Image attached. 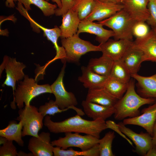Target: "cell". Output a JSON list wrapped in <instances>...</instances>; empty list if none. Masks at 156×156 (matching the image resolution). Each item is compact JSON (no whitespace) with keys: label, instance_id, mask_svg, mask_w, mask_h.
<instances>
[{"label":"cell","instance_id":"cell-23","mask_svg":"<svg viewBox=\"0 0 156 156\" xmlns=\"http://www.w3.org/2000/svg\"><path fill=\"white\" fill-rule=\"evenodd\" d=\"M143 55L141 50L131 47L120 59L131 75L137 74L143 62Z\"/></svg>","mask_w":156,"mask_h":156},{"label":"cell","instance_id":"cell-2","mask_svg":"<svg viewBox=\"0 0 156 156\" xmlns=\"http://www.w3.org/2000/svg\"><path fill=\"white\" fill-rule=\"evenodd\" d=\"M156 101L155 99L144 98L139 95L135 90L134 81L131 79L126 92L114 107V118L119 120L138 116L140 115V107L144 105L153 104Z\"/></svg>","mask_w":156,"mask_h":156},{"label":"cell","instance_id":"cell-31","mask_svg":"<svg viewBox=\"0 0 156 156\" xmlns=\"http://www.w3.org/2000/svg\"><path fill=\"white\" fill-rule=\"evenodd\" d=\"M95 0H73L71 9L77 12L81 21L91 13Z\"/></svg>","mask_w":156,"mask_h":156},{"label":"cell","instance_id":"cell-46","mask_svg":"<svg viewBox=\"0 0 156 156\" xmlns=\"http://www.w3.org/2000/svg\"><path fill=\"white\" fill-rule=\"evenodd\" d=\"M153 30L156 35V27H153Z\"/></svg>","mask_w":156,"mask_h":156},{"label":"cell","instance_id":"cell-21","mask_svg":"<svg viewBox=\"0 0 156 156\" xmlns=\"http://www.w3.org/2000/svg\"><path fill=\"white\" fill-rule=\"evenodd\" d=\"M62 23L59 26L61 39L71 37L77 33L81 20L77 12L69 10L62 16Z\"/></svg>","mask_w":156,"mask_h":156},{"label":"cell","instance_id":"cell-40","mask_svg":"<svg viewBox=\"0 0 156 156\" xmlns=\"http://www.w3.org/2000/svg\"><path fill=\"white\" fill-rule=\"evenodd\" d=\"M145 156H156V147L153 146L148 151Z\"/></svg>","mask_w":156,"mask_h":156},{"label":"cell","instance_id":"cell-47","mask_svg":"<svg viewBox=\"0 0 156 156\" xmlns=\"http://www.w3.org/2000/svg\"><path fill=\"white\" fill-rule=\"evenodd\" d=\"M46 0V1H49L48 0Z\"/></svg>","mask_w":156,"mask_h":156},{"label":"cell","instance_id":"cell-4","mask_svg":"<svg viewBox=\"0 0 156 156\" xmlns=\"http://www.w3.org/2000/svg\"><path fill=\"white\" fill-rule=\"evenodd\" d=\"M112 29L114 40L132 41L133 27L137 22L123 9L110 17L98 22Z\"/></svg>","mask_w":156,"mask_h":156},{"label":"cell","instance_id":"cell-42","mask_svg":"<svg viewBox=\"0 0 156 156\" xmlns=\"http://www.w3.org/2000/svg\"><path fill=\"white\" fill-rule=\"evenodd\" d=\"M99 1L107 2H111L117 4H122L123 0H96Z\"/></svg>","mask_w":156,"mask_h":156},{"label":"cell","instance_id":"cell-15","mask_svg":"<svg viewBox=\"0 0 156 156\" xmlns=\"http://www.w3.org/2000/svg\"><path fill=\"white\" fill-rule=\"evenodd\" d=\"M53 146L51 143L50 134L42 132L38 137L32 136L28 144L29 150L34 156H52Z\"/></svg>","mask_w":156,"mask_h":156},{"label":"cell","instance_id":"cell-11","mask_svg":"<svg viewBox=\"0 0 156 156\" xmlns=\"http://www.w3.org/2000/svg\"><path fill=\"white\" fill-rule=\"evenodd\" d=\"M133 41L126 39H109L99 46L102 55L114 61L120 60L126 52L132 47Z\"/></svg>","mask_w":156,"mask_h":156},{"label":"cell","instance_id":"cell-35","mask_svg":"<svg viewBox=\"0 0 156 156\" xmlns=\"http://www.w3.org/2000/svg\"><path fill=\"white\" fill-rule=\"evenodd\" d=\"M18 153L12 141L8 140L0 147V156H16Z\"/></svg>","mask_w":156,"mask_h":156},{"label":"cell","instance_id":"cell-33","mask_svg":"<svg viewBox=\"0 0 156 156\" xmlns=\"http://www.w3.org/2000/svg\"><path fill=\"white\" fill-rule=\"evenodd\" d=\"M68 109V108L60 109L55 101L50 100L48 102L46 103L44 105L40 106L38 110L44 117L48 115L53 116L56 114L66 111Z\"/></svg>","mask_w":156,"mask_h":156},{"label":"cell","instance_id":"cell-18","mask_svg":"<svg viewBox=\"0 0 156 156\" xmlns=\"http://www.w3.org/2000/svg\"><path fill=\"white\" fill-rule=\"evenodd\" d=\"M148 0H123V9L137 22H146L149 13Z\"/></svg>","mask_w":156,"mask_h":156},{"label":"cell","instance_id":"cell-32","mask_svg":"<svg viewBox=\"0 0 156 156\" xmlns=\"http://www.w3.org/2000/svg\"><path fill=\"white\" fill-rule=\"evenodd\" d=\"M115 136L114 131H109L104 136L100 139L98 143L99 156H114L112 146L113 141Z\"/></svg>","mask_w":156,"mask_h":156},{"label":"cell","instance_id":"cell-28","mask_svg":"<svg viewBox=\"0 0 156 156\" xmlns=\"http://www.w3.org/2000/svg\"><path fill=\"white\" fill-rule=\"evenodd\" d=\"M128 84V83L122 82L109 77L103 87L112 95L118 100L123 96L126 92Z\"/></svg>","mask_w":156,"mask_h":156},{"label":"cell","instance_id":"cell-8","mask_svg":"<svg viewBox=\"0 0 156 156\" xmlns=\"http://www.w3.org/2000/svg\"><path fill=\"white\" fill-rule=\"evenodd\" d=\"M65 135L64 137L51 141L52 145L63 150L74 147L81 149V151H85L90 148L99 142V138L90 135H83L78 133L68 132L65 133Z\"/></svg>","mask_w":156,"mask_h":156},{"label":"cell","instance_id":"cell-25","mask_svg":"<svg viewBox=\"0 0 156 156\" xmlns=\"http://www.w3.org/2000/svg\"><path fill=\"white\" fill-rule=\"evenodd\" d=\"M114 61L103 55L98 58L91 59L87 66L90 70L97 74L109 76Z\"/></svg>","mask_w":156,"mask_h":156},{"label":"cell","instance_id":"cell-41","mask_svg":"<svg viewBox=\"0 0 156 156\" xmlns=\"http://www.w3.org/2000/svg\"><path fill=\"white\" fill-rule=\"evenodd\" d=\"M14 0H6L5 6L10 8H14L15 6Z\"/></svg>","mask_w":156,"mask_h":156},{"label":"cell","instance_id":"cell-3","mask_svg":"<svg viewBox=\"0 0 156 156\" xmlns=\"http://www.w3.org/2000/svg\"><path fill=\"white\" fill-rule=\"evenodd\" d=\"M23 81H21L14 92V99L11 107L16 109L15 103L19 109L30 105L31 101L35 97L45 93H52L51 85L49 84L38 85L36 80L25 75Z\"/></svg>","mask_w":156,"mask_h":156},{"label":"cell","instance_id":"cell-39","mask_svg":"<svg viewBox=\"0 0 156 156\" xmlns=\"http://www.w3.org/2000/svg\"><path fill=\"white\" fill-rule=\"evenodd\" d=\"M152 137L153 145L156 147V120L153 127Z\"/></svg>","mask_w":156,"mask_h":156},{"label":"cell","instance_id":"cell-9","mask_svg":"<svg viewBox=\"0 0 156 156\" xmlns=\"http://www.w3.org/2000/svg\"><path fill=\"white\" fill-rule=\"evenodd\" d=\"M27 11L25 8H23L20 11V13L29 21L33 31L39 33L40 32V29L42 30L45 36L54 45L56 54L55 57L49 61L50 63H51L58 59H60L63 63L66 62L65 49L62 46H59L57 43L58 39L60 37L61 34L59 27L55 26L53 28L49 29L43 26L33 19L29 15Z\"/></svg>","mask_w":156,"mask_h":156},{"label":"cell","instance_id":"cell-19","mask_svg":"<svg viewBox=\"0 0 156 156\" xmlns=\"http://www.w3.org/2000/svg\"><path fill=\"white\" fill-rule=\"evenodd\" d=\"M137 82L138 94L146 98L156 99V73L152 76L144 77L138 74L131 75Z\"/></svg>","mask_w":156,"mask_h":156},{"label":"cell","instance_id":"cell-45","mask_svg":"<svg viewBox=\"0 0 156 156\" xmlns=\"http://www.w3.org/2000/svg\"><path fill=\"white\" fill-rule=\"evenodd\" d=\"M8 140L5 138L0 136V144H3Z\"/></svg>","mask_w":156,"mask_h":156},{"label":"cell","instance_id":"cell-10","mask_svg":"<svg viewBox=\"0 0 156 156\" xmlns=\"http://www.w3.org/2000/svg\"><path fill=\"white\" fill-rule=\"evenodd\" d=\"M26 67L23 63L17 61L16 58H12L5 55L0 67V75L5 69L6 78L3 84L12 87L13 94L16 88V81L23 79L25 75L23 70Z\"/></svg>","mask_w":156,"mask_h":156},{"label":"cell","instance_id":"cell-17","mask_svg":"<svg viewBox=\"0 0 156 156\" xmlns=\"http://www.w3.org/2000/svg\"><path fill=\"white\" fill-rule=\"evenodd\" d=\"M103 25L98 22H93L86 20L81 21L79 24L77 34L87 33L96 35V40L100 44L107 41L109 38L114 37V33L112 30L106 29Z\"/></svg>","mask_w":156,"mask_h":156},{"label":"cell","instance_id":"cell-22","mask_svg":"<svg viewBox=\"0 0 156 156\" xmlns=\"http://www.w3.org/2000/svg\"><path fill=\"white\" fill-rule=\"evenodd\" d=\"M118 100L103 87L88 89L86 99L88 101L109 107H114Z\"/></svg>","mask_w":156,"mask_h":156},{"label":"cell","instance_id":"cell-16","mask_svg":"<svg viewBox=\"0 0 156 156\" xmlns=\"http://www.w3.org/2000/svg\"><path fill=\"white\" fill-rule=\"evenodd\" d=\"M132 47L141 50L143 53V62H156V35L151 30L145 37L136 39Z\"/></svg>","mask_w":156,"mask_h":156},{"label":"cell","instance_id":"cell-29","mask_svg":"<svg viewBox=\"0 0 156 156\" xmlns=\"http://www.w3.org/2000/svg\"><path fill=\"white\" fill-rule=\"evenodd\" d=\"M53 151L55 156H99L100 155L98 144L85 151H77L72 148L68 150H63L56 146L53 147Z\"/></svg>","mask_w":156,"mask_h":156},{"label":"cell","instance_id":"cell-30","mask_svg":"<svg viewBox=\"0 0 156 156\" xmlns=\"http://www.w3.org/2000/svg\"><path fill=\"white\" fill-rule=\"evenodd\" d=\"M109 77L126 83H129L131 77L130 73L120 60L114 61Z\"/></svg>","mask_w":156,"mask_h":156},{"label":"cell","instance_id":"cell-26","mask_svg":"<svg viewBox=\"0 0 156 156\" xmlns=\"http://www.w3.org/2000/svg\"><path fill=\"white\" fill-rule=\"evenodd\" d=\"M23 128L21 121L17 123L15 120L10 121L6 127L0 130V136L4 137L9 140L14 141L19 146H23L24 142L22 139Z\"/></svg>","mask_w":156,"mask_h":156},{"label":"cell","instance_id":"cell-36","mask_svg":"<svg viewBox=\"0 0 156 156\" xmlns=\"http://www.w3.org/2000/svg\"><path fill=\"white\" fill-rule=\"evenodd\" d=\"M148 8L149 16L146 22L153 27H156V0H148Z\"/></svg>","mask_w":156,"mask_h":156},{"label":"cell","instance_id":"cell-24","mask_svg":"<svg viewBox=\"0 0 156 156\" xmlns=\"http://www.w3.org/2000/svg\"><path fill=\"white\" fill-rule=\"evenodd\" d=\"M81 70L82 74L78 77V80L83 83L85 88L89 89L104 87L108 77L96 74L87 67L82 66Z\"/></svg>","mask_w":156,"mask_h":156},{"label":"cell","instance_id":"cell-5","mask_svg":"<svg viewBox=\"0 0 156 156\" xmlns=\"http://www.w3.org/2000/svg\"><path fill=\"white\" fill-rule=\"evenodd\" d=\"M61 43L66 54V61L78 63L81 56L91 51H101L99 45L92 44L89 41L82 39L77 34L66 38L61 39Z\"/></svg>","mask_w":156,"mask_h":156},{"label":"cell","instance_id":"cell-6","mask_svg":"<svg viewBox=\"0 0 156 156\" xmlns=\"http://www.w3.org/2000/svg\"><path fill=\"white\" fill-rule=\"evenodd\" d=\"M66 67L65 62L57 79L51 85L52 93L55 97V102L60 109H72L77 114L83 116L85 114L84 112L75 106L78 104V102L75 95L72 92L67 91L65 88L63 78Z\"/></svg>","mask_w":156,"mask_h":156},{"label":"cell","instance_id":"cell-34","mask_svg":"<svg viewBox=\"0 0 156 156\" xmlns=\"http://www.w3.org/2000/svg\"><path fill=\"white\" fill-rule=\"evenodd\" d=\"M150 31L148 24L145 22H137L133 27V35L136 39L141 38L147 36Z\"/></svg>","mask_w":156,"mask_h":156},{"label":"cell","instance_id":"cell-44","mask_svg":"<svg viewBox=\"0 0 156 156\" xmlns=\"http://www.w3.org/2000/svg\"><path fill=\"white\" fill-rule=\"evenodd\" d=\"M50 0H48V1H49ZM51 0L52 2L55 3L57 6L58 7V8H61L62 7V3H61V2L60 1V0Z\"/></svg>","mask_w":156,"mask_h":156},{"label":"cell","instance_id":"cell-12","mask_svg":"<svg viewBox=\"0 0 156 156\" xmlns=\"http://www.w3.org/2000/svg\"><path fill=\"white\" fill-rule=\"evenodd\" d=\"M117 124L121 132L134 144L135 152L140 155L145 156L148 151L153 146L152 136L147 132L136 133L127 127L122 122H119Z\"/></svg>","mask_w":156,"mask_h":156},{"label":"cell","instance_id":"cell-43","mask_svg":"<svg viewBox=\"0 0 156 156\" xmlns=\"http://www.w3.org/2000/svg\"><path fill=\"white\" fill-rule=\"evenodd\" d=\"M18 156H34L31 153H26L22 151H20L18 153Z\"/></svg>","mask_w":156,"mask_h":156},{"label":"cell","instance_id":"cell-20","mask_svg":"<svg viewBox=\"0 0 156 156\" xmlns=\"http://www.w3.org/2000/svg\"><path fill=\"white\" fill-rule=\"evenodd\" d=\"M84 112L88 117L94 120L98 119L105 120L114 113V107H109L86 101H82Z\"/></svg>","mask_w":156,"mask_h":156},{"label":"cell","instance_id":"cell-1","mask_svg":"<svg viewBox=\"0 0 156 156\" xmlns=\"http://www.w3.org/2000/svg\"><path fill=\"white\" fill-rule=\"evenodd\" d=\"M44 125L49 131L55 133L68 132L82 133L99 138L101 133L107 129L105 120L98 119L89 120L82 118L77 114L58 122L51 120V117H45Z\"/></svg>","mask_w":156,"mask_h":156},{"label":"cell","instance_id":"cell-38","mask_svg":"<svg viewBox=\"0 0 156 156\" xmlns=\"http://www.w3.org/2000/svg\"><path fill=\"white\" fill-rule=\"evenodd\" d=\"M107 128L112 129L118 133L120 135L126 140L129 144L133 146V144L125 135L120 130L118 124H116L112 120H107L105 121Z\"/></svg>","mask_w":156,"mask_h":156},{"label":"cell","instance_id":"cell-14","mask_svg":"<svg viewBox=\"0 0 156 156\" xmlns=\"http://www.w3.org/2000/svg\"><path fill=\"white\" fill-rule=\"evenodd\" d=\"M123 8L122 4L95 0L91 13L84 19L100 22L110 17Z\"/></svg>","mask_w":156,"mask_h":156},{"label":"cell","instance_id":"cell-13","mask_svg":"<svg viewBox=\"0 0 156 156\" xmlns=\"http://www.w3.org/2000/svg\"><path fill=\"white\" fill-rule=\"evenodd\" d=\"M142 114L137 116L124 119L125 125H134L142 127L152 136L154 124L156 120V101L148 107L143 109Z\"/></svg>","mask_w":156,"mask_h":156},{"label":"cell","instance_id":"cell-37","mask_svg":"<svg viewBox=\"0 0 156 156\" xmlns=\"http://www.w3.org/2000/svg\"><path fill=\"white\" fill-rule=\"evenodd\" d=\"M62 3L61 8H57L55 14L56 16H62L71 8L73 0H60Z\"/></svg>","mask_w":156,"mask_h":156},{"label":"cell","instance_id":"cell-27","mask_svg":"<svg viewBox=\"0 0 156 156\" xmlns=\"http://www.w3.org/2000/svg\"><path fill=\"white\" fill-rule=\"evenodd\" d=\"M23 5L27 11L31 10L30 5L33 4L38 8L45 16H49L55 14L57 5L52 4L45 0H14Z\"/></svg>","mask_w":156,"mask_h":156},{"label":"cell","instance_id":"cell-7","mask_svg":"<svg viewBox=\"0 0 156 156\" xmlns=\"http://www.w3.org/2000/svg\"><path fill=\"white\" fill-rule=\"evenodd\" d=\"M18 114L16 119L21 121L23 125L22 137H38L39 131L43 127L44 117L38 109L31 105L25 106L24 109H19Z\"/></svg>","mask_w":156,"mask_h":156}]
</instances>
